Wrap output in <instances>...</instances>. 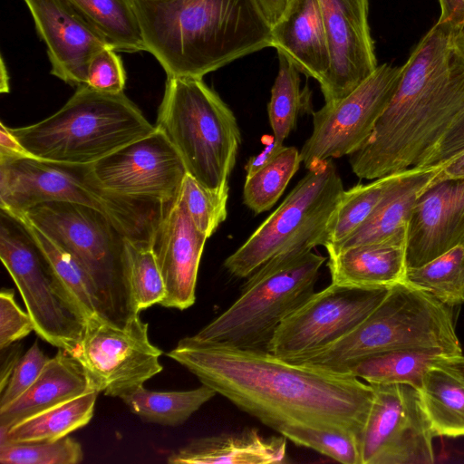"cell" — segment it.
Masks as SVG:
<instances>
[{
  "label": "cell",
  "instance_id": "cell-17",
  "mask_svg": "<svg viewBox=\"0 0 464 464\" xmlns=\"http://www.w3.org/2000/svg\"><path fill=\"white\" fill-rule=\"evenodd\" d=\"M330 67L319 83L324 103L356 89L378 67L368 24L369 0H319Z\"/></svg>",
  "mask_w": 464,
  "mask_h": 464
},
{
  "label": "cell",
  "instance_id": "cell-27",
  "mask_svg": "<svg viewBox=\"0 0 464 464\" xmlns=\"http://www.w3.org/2000/svg\"><path fill=\"white\" fill-rule=\"evenodd\" d=\"M99 392H88L33 415L0 433V443L53 441L87 425Z\"/></svg>",
  "mask_w": 464,
  "mask_h": 464
},
{
  "label": "cell",
  "instance_id": "cell-22",
  "mask_svg": "<svg viewBox=\"0 0 464 464\" xmlns=\"http://www.w3.org/2000/svg\"><path fill=\"white\" fill-rule=\"evenodd\" d=\"M440 167L411 168L401 171L367 220L345 241L327 248V253L407 237L414 205L421 192L432 182Z\"/></svg>",
  "mask_w": 464,
  "mask_h": 464
},
{
  "label": "cell",
  "instance_id": "cell-9",
  "mask_svg": "<svg viewBox=\"0 0 464 464\" xmlns=\"http://www.w3.org/2000/svg\"><path fill=\"white\" fill-rule=\"evenodd\" d=\"M155 125L203 187L228 183L241 133L233 111L202 78L168 77Z\"/></svg>",
  "mask_w": 464,
  "mask_h": 464
},
{
  "label": "cell",
  "instance_id": "cell-29",
  "mask_svg": "<svg viewBox=\"0 0 464 464\" xmlns=\"http://www.w3.org/2000/svg\"><path fill=\"white\" fill-rule=\"evenodd\" d=\"M216 394L205 384L188 391L168 392L150 391L141 385L121 399L143 421L175 427L186 422Z\"/></svg>",
  "mask_w": 464,
  "mask_h": 464
},
{
  "label": "cell",
  "instance_id": "cell-2",
  "mask_svg": "<svg viewBox=\"0 0 464 464\" xmlns=\"http://www.w3.org/2000/svg\"><path fill=\"white\" fill-rule=\"evenodd\" d=\"M463 112L459 32L437 22L401 66L397 89L371 136L349 155L353 172L376 179L417 168Z\"/></svg>",
  "mask_w": 464,
  "mask_h": 464
},
{
  "label": "cell",
  "instance_id": "cell-23",
  "mask_svg": "<svg viewBox=\"0 0 464 464\" xmlns=\"http://www.w3.org/2000/svg\"><path fill=\"white\" fill-rule=\"evenodd\" d=\"M286 438L265 437L254 428L200 437L173 451L170 464H275L287 459Z\"/></svg>",
  "mask_w": 464,
  "mask_h": 464
},
{
  "label": "cell",
  "instance_id": "cell-30",
  "mask_svg": "<svg viewBox=\"0 0 464 464\" xmlns=\"http://www.w3.org/2000/svg\"><path fill=\"white\" fill-rule=\"evenodd\" d=\"M441 353L433 350L399 349L369 355L350 367L347 373L369 384H409L419 389L431 362Z\"/></svg>",
  "mask_w": 464,
  "mask_h": 464
},
{
  "label": "cell",
  "instance_id": "cell-39",
  "mask_svg": "<svg viewBox=\"0 0 464 464\" xmlns=\"http://www.w3.org/2000/svg\"><path fill=\"white\" fill-rule=\"evenodd\" d=\"M82 459L81 444L69 436L53 441L0 443L2 464H77Z\"/></svg>",
  "mask_w": 464,
  "mask_h": 464
},
{
  "label": "cell",
  "instance_id": "cell-15",
  "mask_svg": "<svg viewBox=\"0 0 464 464\" xmlns=\"http://www.w3.org/2000/svg\"><path fill=\"white\" fill-rule=\"evenodd\" d=\"M389 289L344 287L331 283L283 320L267 351L286 360L332 343L363 321Z\"/></svg>",
  "mask_w": 464,
  "mask_h": 464
},
{
  "label": "cell",
  "instance_id": "cell-10",
  "mask_svg": "<svg viewBox=\"0 0 464 464\" xmlns=\"http://www.w3.org/2000/svg\"><path fill=\"white\" fill-rule=\"evenodd\" d=\"M281 205L224 262L227 272L247 278L279 256L324 246L329 220L344 191L333 159L307 169Z\"/></svg>",
  "mask_w": 464,
  "mask_h": 464
},
{
  "label": "cell",
  "instance_id": "cell-3",
  "mask_svg": "<svg viewBox=\"0 0 464 464\" xmlns=\"http://www.w3.org/2000/svg\"><path fill=\"white\" fill-rule=\"evenodd\" d=\"M146 52L168 77L203 78L272 46L256 0H133Z\"/></svg>",
  "mask_w": 464,
  "mask_h": 464
},
{
  "label": "cell",
  "instance_id": "cell-16",
  "mask_svg": "<svg viewBox=\"0 0 464 464\" xmlns=\"http://www.w3.org/2000/svg\"><path fill=\"white\" fill-rule=\"evenodd\" d=\"M107 190L116 194L172 204L187 175L185 165L167 135L156 130L92 164Z\"/></svg>",
  "mask_w": 464,
  "mask_h": 464
},
{
  "label": "cell",
  "instance_id": "cell-45",
  "mask_svg": "<svg viewBox=\"0 0 464 464\" xmlns=\"http://www.w3.org/2000/svg\"><path fill=\"white\" fill-rule=\"evenodd\" d=\"M23 346L16 342L1 350L0 391L5 387L14 367L22 357Z\"/></svg>",
  "mask_w": 464,
  "mask_h": 464
},
{
  "label": "cell",
  "instance_id": "cell-11",
  "mask_svg": "<svg viewBox=\"0 0 464 464\" xmlns=\"http://www.w3.org/2000/svg\"><path fill=\"white\" fill-rule=\"evenodd\" d=\"M0 257L14 282L36 334L70 353L85 321L67 299L26 221L0 208Z\"/></svg>",
  "mask_w": 464,
  "mask_h": 464
},
{
  "label": "cell",
  "instance_id": "cell-14",
  "mask_svg": "<svg viewBox=\"0 0 464 464\" xmlns=\"http://www.w3.org/2000/svg\"><path fill=\"white\" fill-rule=\"evenodd\" d=\"M401 74V66L378 65L351 93L314 111L312 134L300 151L305 168L361 148L392 100Z\"/></svg>",
  "mask_w": 464,
  "mask_h": 464
},
{
  "label": "cell",
  "instance_id": "cell-48",
  "mask_svg": "<svg viewBox=\"0 0 464 464\" xmlns=\"http://www.w3.org/2000/svg\"><path fill=\"white\" fill-rule=\"evenodd\" d=\"M0 154L25 155L27 154L18 140L10 132L9 128L0 123ZM28 155V154H27Z\"/></svg>",
  "mask_w": 464,
  "mask_h": 464
},
{
  "label": "cell",
  "instance_id": "cell-33",
  "mask_svg": "<svg viewBox=\"0 0 464 464\" xmlns=\"http://www.w3.org/2000/svg\"><path fill=\"white\" fill-rule=\"evenodd\" d=\"M401 172L344 190L329 220L324 246L326 249L334 247L351 237L371 216Z\"/></svg>",
  "mask_w": 464,
  "mask_h": 464
},
{
  "label": "cell",
  "instance_id": "cell-32",
  "mask_svg": "<svg viewBox=\"0 0 464 464\" xmlns=\"http://www.w3.org/2000/svg\"><path fill=\"white\" fill-rule=\"evenodd\" d=\"M402 281L450 307L464 304V244L422 266L407 268Z\"/></svg>",
  "mask_w": 464,
  "mask_h": 464
},
{
  "label": "cell",
  "instance_id": "cell-24",
  "mask_svg": "<svg viewBox=\"0 0 464 464\" xmlns=\"http://www.w3.org/2000/svg\"><path fill=\"white\" fill-rule=\"evenodd\" d=\"M332 284L354 288L391 287L407 270L406 237L328 253Z\"/></svg>",
  "mask_w": 464,
  "mask_h": 464
},
{
  "label": "cell",
  "instance_id": "cell-7",
  "mask_svg": "<svg viewBox=\"0 0 464 464\" xmlns=\"http://www.w3.org/2000/svg\"><path fill=\"white\" fill-rule=\"evenodd\" d=\"M17 216L78 262L92 282L101 315L121 324L140 314L129 283L127 238L103 213L82 204L49 201Z\"/></svg>",
  "mask_w": 464,
  "mask_h": 464
},
{
  "label": "cell",
  "instance_id": "cell-4",
  "mask_svg": "<svg viewBox=\"0 0 464 464\" xmlns=\"http://www.w3.org/2000/svg\"><path fill=\"white\" fill-rule=\"evenodd\" d=\"M49 201L93 208L131 243L149 246L171 205L105 189L95 178L92 164L56 162L27 154H0V208L18 215Z\"/></svg>",
  "mask_w": 464,
  "mask_h": 464
},
{
  "label": "cell",
  "instance_id": "cell-13",
  "mask_svg": "<svg viewBox=\"0 0 464 464\" xmlns=\"http://www.w3.org/2000/svg\"><path fill=\"white\" fill-rule=\"evenodd\" d=\"M373 401L361 434L362 464H432L436 437L419 390L371 384Z\"/></svg>",
  "mask_w": 464,
  "mask_h": 464
},
{
  "label": "cell",
  "instance_id": "cell-21",
  "mask_svg": "<svg viewBox=\"0 0 464 464\" xmlns=\"http://www.w3.org/2000/svg\"><path fill=\"white\" fill-rule=\"evenodd\" d=\"M272 46L306 77L324 80L330 54L319 0H293L271 27Z\"/></svg>",
  "mask_w": 464,
  "mask_h": 464
},
{
  "label": "cell",
  "instance_id": "cell-43",
  "mask_svg": "<svg viewBox=\"0 0 464 464\" xmlns=\"http://www.w3.org/2000/svg\"><path fill=\"white\" fill-rule=\"evenodd\" d=\"M464 150V112L417 168L442 166Z\"/></svg>",
  "mask_w": 464,
  "mask_h": 464
},
{
  "label": "cell",
  "instance_id": "cell-40",
  "mask_svg": "<svg viewBox=\"0 0 464 464\" xmlns=\"http://www.w3.org/2000/svg\"><path fill=\"white\" fill-rule=\"evenodd\" d=\"M49 359L35 341L22 355L1 391L0 411L12 404L33 385Z\"/></svg>",
  "mask_w": 464,
  "mask_h": 464
},
{
  "label": "cell",
  "instance_id": "cell-34",
  "mask_svg": "<svg viewBox=\"0 0 464 464\" xmlns=\"http://www.w3.org/2000/svg\"><path fill=\"white\" fill-rule=\"evenodd\" d=\"M301 162L300 151L295 147L284 146L268 163L246 175L244 204L256 214L270 209L284 193Z\"/></svg>",
  "mask_w": 464,
  "mask_h": 464
},
{
  "label": "cell",
  "instance_id": "cell-44",
  "mask_svg": "<svg viewBox=\"0 0 464 464\" xmlns=\"http://www.w3.org/2000/svg\"><path fill=\"white\" fill-rule=\"evenodd\" d=\"M440 15L438 22L459 32L464 27V0H439Z\"/></svg>",
  "mask_w": 464,
  "mask_h": 464
},
{
  "label": "cell",
  "instance_id": "cell-38",
  "mask_svg": "<svg viewBox=\"0 0 464 464\" xmlns=\"http://www.w3.org/2000/svg\"><path fill=\"white\" fill-rule=\"evenodd\" d=\"M297 446L314 450L343 464H362L360 437L352 432L295 427L280 433Z\"/></svg>",
  "mask_w": 464,
  "mask_h": 464
},
{
  "label": "cell",
  "instance_id": "cell-25",
  "mask_svg": "<svg viewBox=\"0 0 464 464\" xmlns=\"http://www.w3.org/2000/svg\"><path fill=\"white\" fill-rule=\"evenodd\" d=\"M91 391L93 390L80 362L65 350L58 349L33 385L0 411V433L33 415Z\"/></svg>",
  "mask_w": 464,
  "mask_h": 464
},
{
  "label": "cell",
  "instance_id": "cell-50",
  "mask_svg": "<svg viewBox=\"0 0 464 464\" xmlns=\"http://www.w3.org/2000/svg\"><path fill=\"white\" fill-rule=\"evenodd\" d=\"M459 41L464 52V27L459 32Z\"/></svg>",
  "mask_w": 464,
  "mask_h": 464
},
{
  "label": "cell",
  "instance_id": "cell-49",
  "mask_svg": "<svg viewBox=\"0 0 464 464\" xmlns=\"http://www.w3.org/2000/svg\"><path fill=\"white\" fill-rule=\"evenodd\" d=\"M438 178L464 179V150L443 164L437 174Z\"/></svg>",
  "mask_w": 464,
  "mask_h": 464
},
{
  "label": "cell",
  "instance_id": "cell-1",
  "mask_svg": "<svg viewBox=\"0 0 464 464\" xmlns=\"http://www.w3.org/2000/svg\"><path fill=\"white\" fill-rule=\"evenodd\" d=\"M202 384L279 434L310 427L360 437L374 391L349 374L295 363L268 351L181 339L167 353Z\"/></svg>",
  "mask_w": 464,
  "mask_h": 464
},
{
  "label": "cell",
  "instance_id": "cell-26",
  "mask_svg": "<svg viewBox=\"0 0 464 464\" xmlns=\"http://www.w3.org/2000/svg\"><path fill=\"white\" fill-rule=\"evenodd\" d=\"M435 436L464 437V355H439L418 389Z\"/></svg>",
  "mask_w": 464,
  "mask_h": 464
},
{
  "label": "cell",
  "instance_id": "cell-46",
  "mask_svg": "<svg viewBox=\"0 0 464 464\" xmlns=\"http://www.w3.org/2000/svg\"><path fill=\"white\" fill-rule=\"evenodd\" d=\"M266 19L271 25L276 24L284 15L293 0H256Z\"/></svg>",
  "mask_w": 464,
  "mask_h": 464
},
{
  "label": "cell",
  "instance_id": "cell-20",
  "mask_svg": "<svg viewBox=\"0 0 464 464\" xmlns=\"http://www.w3.org/2000/svg\"><path fill=\"white\" fill-rule=\"evenodd\" d=\"M208 238L192 222L179 193L159 223L151 243L166 288L160 305L185 310L194 304Z\"/></svg>",
  "mask_w": 464,
  "mask_h": 464
},
{
  "label": "cell",
  "instance_id": "cell-18",
  "mask_svg": "<svg viewBox=\"0 0 464 464\" xmlns=\"http://www.w3.org/2000/svg\"><path fill=\"white\" fill-rule=\"evenodd\" d=\"M461 244L464 179L436 175L411 211L406 237L407 268L422 266Z\"/></svg>",
  "mask_w": 464,
  "mask_h": 464
},
{
  "label": "cell",
  "instance_id": "cell-35",
  "mask_svg": "<svg viewBox=\"0 0 464 464\" xmlns=\"http://www.w3.org/2000/svg\"><path fill=\"white\" fill-rule=\"evenodd\" d=\"M26 223L45 252L63 291L79 315L85 321L100 314L92 282L82 267L72 255L29 222Z\"/></svg>",
  "mask_w": 464,
  "mask_h": 464
},
{
  "label": "cell",
  "instance_id": "cell-36",
  "mask_svg": "<svg viewBox=\"0 0 464 464\" xmlns=\"http://www.w3.org/2000/svg\"><path fill=\"white\" fill-rule=\"evenodd\" d=\"M130 287L137 311L160 304L165 297L164 280L151 246L126 241Z\"/></svg>",
  "mask_w": 464,
  "mask_h": 464
},
{
  "label": "cell",
  "instance_id": "cell-42",
  "mask_svg": "<svg viewBox=\"0 0 464 464\" xmlns=\"http://www.w3.org/2000/svg\"><path fill=\"white\" fill-rule=\"evenodd\" d=\"M34 331L32 319L14 299L12 289L0 292V350L19 342Z\"/></svg>",
  "mask_w": 464,
  "mask_h": 464
},
{
  "label": "cell",
  "instance_id": "cell-19",
  "mask_svg": "<svg viewBox=\"0 0 464 464\" xmlns=\"http://www.w3.org/2000/svg\"><path fill=\"white\" fill-rule=\"evenodd\" d=\"M45 43L51 74L70 85L86 84L92 58L106 41L64 0H24Z\"/></svg>",
  "mask_w": 464,
  "mask_h": 464
},
{
  "label": "cell",
  "instance_id": "cell-41",
  "mask_svg": "<svg viewBox=\"0 0 464 464\" xmlns=\"http://www.w3.org/2000/svg\"><path fill=\"white\" fill-rule=\"evenodd\" d=\"M116 52L111 47H105L92 58L87 71V85L101 92H123L126 72Z\"/></svg>",
  "mask_w": 464,
  "mask_h": 464
},
{
  "label": "cell",
  "instance_id": "cell-12",
  "mask_svg": "<svg viewBox=\"0 0 464 464\" xmlns=\"http://www.w3.org/2000/svg\"><path fill=\"white\" fill-rule=\"evenodd\" d=\"M148 325L140 314L121 324L99 314L85 320L69 353L82 366L93 391L121 398L163 370L162 351L150 343Z\"/></svg>",
  "mask_w": 464,
  "mask_h": 464
},
{
  "label": "cell",
  "instance_id": "cell-28",
  "mask_svg": "<svg viewBox=\"0 0 464 464\" xmlns=\"http://www.w3.org/2000/svg\"><path fill=\"white\" fill-rule=\"evenodd\" d=\"M115 51H146L133 0H64Z\"/></svg>",
  "mask_w": 464,
  "mask_h": 464
},
{
  "label": "cell",
  "instance_id": "cell-8",
  "mask_svg": "<svg viewBox=\"0 0 464 464\" xmlns=\"http://www.w3.org/2000/svg\"><path fill=\"white\" fill-rule=\"evenodd\" d=\"M325 259L312 250L270 259L247 277L227 310L190 337L199 343L267 351L283 320L315 292Z\"/></svg>",
  "mask_w": 464,
  "mask_h": 464
},
{
  "label": "cell",
  "instance_id": "cell-6",
  "mask_svg": "<svg viewBox=\"0 0 464 464\" xmlns=\"http://www.w3.org/2000/svg\"><path fill=\"white\" fill-rule=\"evenodd\" d=\"M156 130L123 92H98L87 84L52 116L11 129L28 155L70 164L88 165Z\"/></svg>",
  "mask_w": 464,
  "mask_h": 464
},
{
  "label": "cell",
  "instance_id": "cell-47",
  "mask_svg": "<svg viewBox=\"0 0 464 464\" xmlns=\"http://www.w3.org/2000/svg\"><path fill=\"white\" fill-rule=\"evenodd\" d=\"M283 147L284 145H278L272 138V140L267 144L263 151L249 159L246 166V175L254 173L258 169L268 163L277 155Z\"/></svg>",
  "mask_w": 464,
  "mask_h": 464
},
{
  "label": "cell",
  "instance_id": "cell-5",
  "mask_svg": "<svg viewBox=\"0 0 464 464\" xmlns=\"http://www.w3.org/2000/svg\"><path fill=\"white\" fill-rule=\"evenodd\" d=\"M399 349L461 353L453 307L401 281L391 286L374 310L345 335L286 361L347 373L364 357Z\"/></svg>",
  "mask_w": 464,
  "mask_h": 464
},
{
  "label": "cell",
  "instance_id": "cell-37",
  "mask_svg": "<svg viewBox=\"0 0 464 464\" xmlns=\"http://www.w3.org/2000/svg\"><path fill=\"white\" fill-rule=\"evenodd\" d=\"M228 191V183L217 189H209L188 173L184 179L180 198L196 227L208 237L227 218Z\"/></svg>",
  "mask_w": 464,
  "mask_h": 464
},
{
  "label": "cell",
  "instance_id": "cell-31",
  "mask_svg": "<svg viewBox=\"0 0 464 464\" xmlns=\"http://www.w3.org/2000/svg\"><path fill=\"white\" fill-rule=\"evenodd\" d=\"M277 53L279 69L271 88L267 113L273 139L278 145H283L295 128L298 116L314 111L308 86L301 90L300 72L283 53Z\"/></svg>",
  "mask_w": 464,
  "mask_h": 464
}]
</instances>
